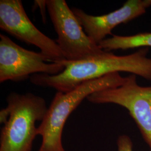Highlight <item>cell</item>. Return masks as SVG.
I'll return each instance as SVG.
<instances>
[{"label": "cell", "mask_w": 151, "mask_h": 151, "mask_svg": "<svg viewBox=\"0 0 151 151\" xmlns=\"http://www.w3.org/2000/svg\"><path fill=\"white\" fill-rule=\"evenodd\" d=\"M46 6L65 60L78 62L105 53L84 32L65 0H46Z\"/></svg>", "instance_id": "4"}, {"label": "cell", "mask_w": 151, "mask_h": 151, "mask_svg": "<svg viewBox=\"0 0 151 151\" xmlns=\"http://www.w3.org/2000/svg\"><path fill=\"white\" fill-rule=\"evenodd\" d=\"M0 28L22 42L38 47L50 63H60L65 60L56 42L32 24L21 0L0 1Z\"/></svg>", "instance_id": "7"}, {"label": "cell", "mask_w": 151, "mask_h": 151, "mask_svg": "<svg viewBox=\"0 0 151 151\" xmlns=\"http://www.w3.org/2000/svg\"><path fill=\"white\" fill-rule=\"evenodd\" d=\"M48 62L42 52L24 48L5 35L0 34L1 83L22 82L38 73L57 75L65 70L62 63Z\"/></svg>", "instance_id": "6"}, {"label": "cell", "mask_w": 151, "mask_h": 151, "mask_svg": "<svg viewBox=\"0 0 151 151\" xmlns=\"http://www.w3.org/2000/svg\"><path fill=\"white\" fill-rule=\"evenodd\" d=\"M104 51L110 52L113 50H127L135 48L151 47V32H142L130 36L113 35L98 44Z\"/></svg>", "instance_id": "9"}, {"label": "cell", "mask_w": 151, "mask_h": 151, "mask_svg": "<svg viewBox=\"0 0 151 151\" xmlns=\"http://www.w3.org/2000/svg\"><path fill=\"white\" fill-rule=\"evenodd\" d=\"M151 6V0H128L120 9L100 16L86 14L80 9L72 7L71 10L89 38L97 45L112 30L121 24L128 22L142 16Z\"/></svg>", "instance_id": "8"}, {"label": "cell", "mask_w": 151, "mask_h": 151, "mask_svg": "<svg viewBox=\"0 0 151 151\" xmlns=\"http://www.w3.org/2000/svg\"><path fill=\"white\" fill-rule=\"evenodd\" d=\"M7 106L0 112L4 123L0 151H31L33 141L38 135L35 123L42 121L47 111L43 97L28 92H11L7 97Z\"/></svg>", "instance_id": "2"}, {"label": "cell", "mask_w": 151, "mask_h": 151, "mask_svg": "<svg viewBox=\"0 0 151 151\" xmlns=\"http://www.w3.org/2000/svg\"><path fill=\"white\" fill-rule=\"evenodd\" d=\"M148 48H140L132 54L119 56L111 52L87 60L70 62L64 60L65 70L57 75L38 73L30 76L32 84L68 92L87 81L119 72L139 76L151 81V58L147 57Z\"/></svg>", "instance_id": "1"}, {"label": "cell", "mask_w": 151, "mask_h": 151, "mask_svg": "<svg viewBox=\"0 0 151 151\" xmlns=\"http://www.w3.org/2000/svg\"><path fill=\"white\" fill-rule=\"evenodd\" d=\"M118 151H133V142L128 135L119 136L117 140Z\"/></svg>", "instance_id": "10"}, {"label": "cell", "mask_w": 151, "mask_h": 151, "mask_svg": "<svg viewBox=\"0 0 151 151\" xmlns=\"http://www.w3.org/2000/svg\"><path fill=\"white\" fill-rule=\"evenodd\" d=\"M87 99L93 104H115L125 108L151 151V86H140L136 75H130L122 86L95 92Z\"/></svg>", "instance_id": "5"}, {"label": "cell", "mask_w": 151, "mask_h": 151, "mask_svg": "<svg viewBox=\"0 0 151 151\" xmlns=\"http://www.w3.org/2000/svg\"><path fill=\"white\" fill-rule=\"evenodd\" d=\"M126 81L119 73L87 81L68 92L57 91L39 126L38 135L42 138L38 151H65L62 136L65 123L71 113L90 95L105 89L120 86Z\"/></svg>", "instance_id": "3"}]
</instances>
